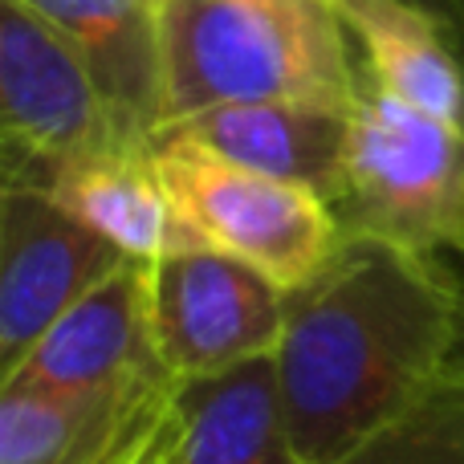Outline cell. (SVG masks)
<instances>
[{"instance_id": "5", "label": "cell", "mask_w": 464, "mask_h": 464, "mask_svg": "<svg viewBox=\"0 0 464 464\" xmlns=\"http://www.w3.org/2000/svg\"><path fill=\"white\" fill-rule=\"evenodd\" d=\"M5 184L41 188L62 163L143 147L122 135L86 57L29 0H0Z\"/></svg>"}, {"instance_id": "11", "label": "cell", "mask_w": 464, "mask_h": 464, "mask_svg": "<svg viewBox=\"0 0 464 464\" xmlns=\"http://www.w3.org/2000/svg\"><path fill=\"white\" fill-rule=\"evenodd\" d=\"M160 135L188 139L248 171L302 184L334 208L343 192L351 111L310 102H228L168 122Z\"/></svg>"}, {"instance_id": "9", "label": "cell", "mask_w": 464, "mask_h": 464, "mask_svg": "<svg viewBox=\"0 0 464 464\" xmlns=\"http://www.w3.org/2000/svg\"><path fill=\"white\" fill-rule=\"evenodd\" d=\"M160 392L62 395L8 379L0 383V464H127L171 403Z\"/></svg>"}, {"instance_id": "12", "label": "cell", "mask_w": 464, "mask_h": 464, "mask_svg": "<svg viewBox=\"0 0 464 464\" xmlns=\"http://www.w3.org/2000/svg\"><path fill=\"white\" fill-rule=\"evenodd\" d=\"M78 45L130 143L151 147L168 114L163 0H29Z\"/></svg>"}, {"instance_id": "8", "label": "cell", "mask_w": 464, "mask_h": 464, "mask_svg": "<svg viewBox=\"0 0 464 464\" xmlns=\"http://www.w3.org/2000/svg\"><path fill=\"white\" fill-rule=\"evenodd\" d=\"M8 379L62 395L160 392L179 383L155 346L151 261H127L70 305Z\"/></svg>"}, {"instance_id": "6", "label": "cell", "mask_w": 464, "mask_h": 464, "mask_svg": "<svg viewBox=\"0 0 464 464\" xmlns=\"http://www.w3.org/2000/svg\"><path fill=\"white\" fill-rule=\"evenodd\" d=\"M285 305V285L220 248L200 245L151 261L155 346L176 379L217 375L273 354Z\"/></svg>"}, {"instance_id": "13", "label": "cell", "mask_w": 464, "mask_h": 464, "mask_svg": "<svg viewBox=\"0 0 464 464\" xmlns=\"http://www.w3.org/2000/svg\"><path fill=\"white\" fill-rule=\"evenodd\" d=\"M41 188L135 261H160L204 245L163 184L151 147H119L62 163Z\"/></svg>"}, {"instance_id": "16", "label": "cell", "mask_w": 464, "mask_h": 464, "mask_svg": "<svg viewBox=\"0 0 464 464\" xmlns=\"http://www.w3.org/2000/svg\"><path fill=\"white\" fill-rule=\"evenodd\" d=\"M163 420H168V411H163ZM163 420H160V428H155L151 436H147V444L135 452L127 464H160V436H163Z\"/></svg>"}, {"instance_id": "15", "label": "cell", "mask_w": 464, "mask_h": 464, "mask_svg": "<svg viewBox=\"0 0 464 464\" xmlns=\"http://www.w3.org/2000/svg\"><path fill=\"white\" fill-rule=\"evenodd\" d=\"M338 464H464V362L416 408Z\"/></svg>"}, {"instance_id": "1", "label": "cell", "mask_w": 464, "mask_h": 464, "mask_svg": "<svg viewBox=\"0 0 464 464\" xmlns=\"http://www.w3.org/2000/svg\"><path fill=\"white\" fill-rule=\"evenodd\" d=\"M464 285L436 253L343 232L322 273L289 289L273 351L302 464H338L403 420L460 362Z\"/></svg>"}, {"instance_id": "17", "label": "cell", "mask_w": 464, "mask_h": 464, "mask_svg": "<svg viewBox=\"0 0 464 464\" xmlns=\"http://www.w3.org/2000/svg\"><path fill=\"white\" fill-rule=\"evenodd\" d=\"M457 248L464 253V220H460V237H457Z\"/></svg>"}, {"instance_id": "18", "label": "cell", "mask_w": 464, "mask_h": 464, "mask_svg": "<svg viewBox=\"0 0 464 464\" xmlns=\"http://www.w3.org/2000/svg\"><path fill=\"white\" fill-rule=\"evenodd\" d=\"M460 362H464V330H460Z\"/></svg>"}, {"instance_id": "4", "label": "cell", "mask_w": 464, "mask_h": 464, "mask_svg": "<svg viewBox=\"0 0 464 464\" xmlns=\"http://www.w3.org/2000/svg\"><path fill=\"white\" fill-rule=\"evenodd\" d=\"M151 155L196 237L277 285L297 289L314 281L343 245L330 200L310 188L248 171L176 135L155 139Z\"/></svg>"}, {"instance_id": "2", "label": "cell", "mask_w": 464, "mask_h": 464, "mask_svg": "<svg viewBox=\"0 0 464 464\" xmlns=\"http://www.w3.org/2000/svg\"><path fill=\"white\" fill-rule=\"evenodd\" d=\"M163 78L168 127L228 102L354 111L362 65L326 0H163Z\"/></svg>"}, {"instance_id": "7", "label": "cell", "mask_w": 464, "mask_h": 464, "mask_svg": "<svg viewBox=\"0 0 464 464\" xmlns=\"http://www.w3.org/2000/svg\"><path fill=\"white\" fill-rule=\"evenodd\" d=\"M127 256L45 188L5 184L0 196V383L49 326Z\"/></svg>"}, {"instance_id": "14", "label": "cell", "mask_w": 464, "mask_h": 464, "mask_svg": "<svg viewBox=\"0 0 464 464\" xmlns=\"http://www.w3.org/2000/svg\"><path fill=\"white\" fill-rule=\"evenodd\" d=\"M362 45V70L395 98L464 130V62L449 24L411 0H326Z\"/></svg>"}, {"instance_id": "10", "label": "cell", "mask_w": 464, "mask_h": 464, "mask_svg": "<svg viewBox=\"0 0 464 464\" xmlns=\"http://www.w3.org/2000/svg\"><path fill=\"white\" fill-rule=\"evenodd\" d=\"M160 464H302L281 408L277 359L179 379L160 436Z\"/></svg>"}, {"instance_id": "3", "label": "cell", "mask_w": 464, "mask_h": 464, "mask_svg": "<svg viewBox=\"0 0 464 464\" xmlns=\"http://www.w3.org/2000/svg\"><path fill=\"white\" fill-rule=\"evenodd\" d=\"M334 217L343 232L392 240L416 253L457 248L464 220V130L395 98L362 70Z\"/></svg>"}]
</instances>
